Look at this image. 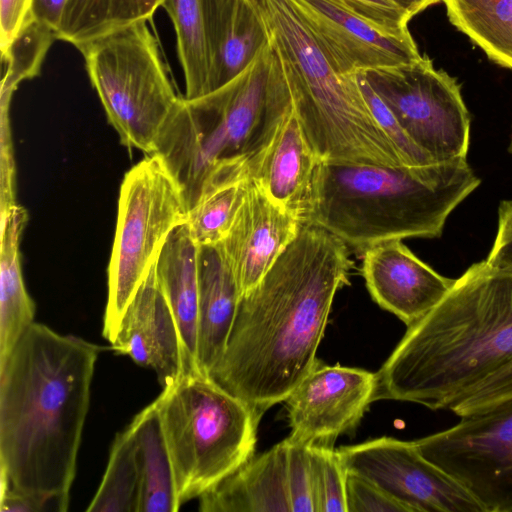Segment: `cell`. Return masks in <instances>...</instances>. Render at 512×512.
<instances>
[{
	"mask_svg": "<svg viewBox=\"0 0 512 512\" xmlns=\"http://www.w3.org/2000/svg\"><path fill=\"white\" fill-rule=\"evenodd\" d=\"M348 246L301 224L238 303L225 349L208 376L258 416L283 402L315 367L336 292L349 283Z\"/></svg>",
	"mask_w": 512,
	"mask_h": 512,
	"instance_id": "obj_1",
	"label": "cell"
},
{
	"mask_svg": "<svg viewBox=\"0 0 512 512\" xmlns=\"http://www.w3.org/2000/svg\"><path fill=\"white\" fill-rule=\"evenodd\" d=\"M376 374L374 401L448 410L460 418L512 400V272L470 266L407 331Z\"/></svg>",
	"mask_w": 512,
	"mask_h": 512,
	"instance_id": "obj_2",
	"label": "cell"
},
{
	"mask_svg": "<svg viewBox=\"0 0 512 512\" xmlns=\"http://www.w3.org/2000/svg\"><path fill=\"white\" fill-rule=\"evenodd\" d=\"M101 350L34 322L0 366V479L65 511Z\"/></svg>",
	"mask_w": 512,
	"mask_h": 512,
	"instance_id": "obj_3",
	"label": "cell"
},
{
	"mask_svg": "<svg viewBox=\"0 0 512 512\" xmlns=\"http://www.w3.org/2000/svg\"><path fill=\"white\" fill-rule=\"evenodd\" d=\"M480 182L466 158L396 167L320 161L298 216L359 251L435 238Z\"/></svg>",
	"mask_w": 512,
	"mask_h": 512,
	"instance_id": "obj_4",
	"label": "cell"
},
{
	"mask_svg": "<svg viewBox=\"0 0 512 512\" xmlns=\"http://www.w3.org/2000/svg\"><path fill=\"white\" fill-rule=\"evenodd\" d=\"M291 106L267 42L220 88L180 98L152 154L179 184L188 210L213 178H244Z\"/></svg>",
	"mask_w": 512,
	"mask_h": 512,
	"instance_id": "obj_5",
	"label": "cell"
},
{
	"mask_svg": "<svg viewBox=\"0 0 512 512\" xmlns=\"http://www.w3.org/2000/svg\"><path fill=\"white\" fill-rule=\"evenodd\" d=\"M266 36L292 109L320 161L407 166L380 127L356 74L338 71L292 0H247Z\"/></svg>",
	"mask_w": 512,
	"mask_h": 512,
	"instance_id": "obj_6",
	"label": "cell"
},
{
	"mask_svg": "<svg viewBox=\"0 0 512 512\" xmlns=\"http://www.w3.org/2000/svg\"><path fill=\"white\" fill-rule=\"evenodd\" d=\"M154 401L180 506L254 456L261 417L208 375L185 373Z\"/></svg>",
	"mask_w": 512,
	"mask_h": 512,
	"instance_id": "obj_7",
	"label": "cell"
},
{
	"mask_svg": "<svg viewBox=\"0 0 512 512\" xmlns=\"http://www.w3.org/2000/svg\"><path fill=\"white\" fill-rule=\"evenodd\" d=\"M78 49L122 144L152 154L180 98L146 21L115 30Z\"/></svg>",
	"mask_w": 512,
	"mask_h": 512,
	"instance_id": "obj_8",
	"label": "cell"
},
{
	"mask_svg": "<svg viewBox=\"0 0 512 512\" xmlns=\"http://www.w3.org/2000/svg\"><path fill=\"white\" fill-rule=\"evenodd\" d=\"M182 190L163 161L150 154L126 172L119 193L108 265L103 336L114 341L122 316L171 232L186 223Z\"/></svg>",
	"mask_w": 512,
	"mask_h": 512,
	"instance_id": "obj_9",
	"label": "cell"
},
{
	"mask_svg": "<svg viewBox=\"0 0 512 512\" xmlns=\"http://www.w3.org/2000/svg\"><path fill=\"white\" fill-rule=\"evenodd\" d=\"M361 72L405 133L434 162L466 158L470 115L455 78L423 56Z\"/></svg>",
	"mask_w": 512,
	"mask_h": 512,
	"instance_id": "obj_10",
	"label": "cell"
},
{
	"mask_svg": "<svg viewBox=\"0 0 512 512\" xmlns=\"http://www.w3.org/2000/svg\"><path fill=\"white\" fill-rule=\"evenodd\" d=\"M420 453L458 481L483 512H512V400L415 440Z\"/></svg>",
	"mask_w": 512,
	"mask_h": 512,
	"instance_id": "obj_11",
	"label": "cell"
},
{
	"mask_svg": "<svg viewBox=\"0 0 512 512\" xmlns=\"http://www.w3.org/2000/svg\"><path fill=\"white\" fill-rule=\"evenodd\" d=\"M337 452L347 473L372 482L409 512H483L458 481L420 453L415 441L380 437Z\"/></svg>",
	"mask_w": 512,
	"mask_h": 512,
	"instance_id": "obj_12",
	"label": "cell"
},
{
	"mask_svg": "<svg viewBox=\"0 0 512 512\" xmlns=\"http://www.w3.org/2000/svg\"><path fill=\"white\" fill-rule=\"evenodd\" d=\"M376 374L317 362L286 398L290 436L310 446L333 447L353 431L374 401Z\"/></svg>",
	"mask_w": 512,
	"mask_h": 512,
	"instance_id": "obj_13",
	"label": "cell"
},
{
	"mask_svg": "<svg viewBox=\"0 0 512 512\" xmlns=\"http://www.w3.org/2000/svg\"><path fill=\"white\" fill-rule=\"evenodd\" d=\"M314 39L343 74L419 60L410 34H395L369 21L345 0H292Z\"/></svg>",
	"mask_w": 512,
	"mask_h": 512,
	"instance_id": "obj_14",
	"label": "cell"
},
{
	"mask_svg": "<svg viewBox=\"0 0 512 512\" xmlns=\"http://www.w3.org/2000/svg\"><path fill=\"white\" fill-rule=\"evenodd\" d=\"M297 214L272 200L251 177L242 204L218 244L235 278L240 298L267 273L297 236Z\"/></svg>",
	"mask_w": 512,
	"mask_h": 512,
	"instance_id": "obj_15",
	"label": "cell"
},
{
	"mask_svg": "<svg viewBox=\"0 0 512 512\" xmlns=\"http://www.w3.org/2000/svg\"><path fill=\"white\" fill-rule=\"evenodd\" d=\"M111 347L154 370L162 388L185 373L200 372L188 360L177 321L158 284L155 263L128 304Z\"/></svg>",
	"mask_w": 512,
	"mask_h": 512,
	"instance_id": "obj_16",
	"label": "cell"
},
{
	"mask_svg": "<svg viewBox=\"0 0 512 512\" xmlns=\"http://www.w3.org/2000/svg\"><path fill=\"white\" fill-rule=\"evenodd\" d=\"M362 252L361 270L369 293L407 327L435 308L455 280L434 271L402 240L382 242Z\"/></svg>",
	"mask_w": 512,
	"mask_h": 512,
	"instance_id": "obj_17",
	"label": "cell"
},
{
	"mask_svg": "<svg viewBox=\"0 0 512 512\" xmlns=\"http://www.w3.org/2000/svg\"><path fill=\"white\" fill-rule=\"evenodd\" d=\"M201 512H292L287 441L252 457L199 497Z\"/></svg>",
	"mask_w": 512,
	"mask_h": 512,
	"instance_id": "obj_18",
	"label": "cell"
},
{
	"mask_svg": "<svg viewBox=\"0 0 512 512\" xmlns=\"http://www.w3.org/2000/svg\"><path fill=\"white\" fill-rule=\"evenodd\" d=\"M319 162L290 106L249 177L277 204L298 215Z\"/></svg>",
	"mask_w": 512,
	"mask_h": 512,
	"instance_id": "obj_19",
	"label": "cell"
},
{
	"mask_svg": "<svg viewBox=\"0 0 512 512\" xmlns=\"http://www.w3.org/2000/svg\"><path fill=\"white\" fill-rule=\"evenodd\" d=\"M239 300L235 278L219 245L198 246L197 362L205 375L223 354Z\"/></svg>",
	"mask_w": 512,
	"mask_h": 512,
	"instance_id": "obj_20",
	"label": "cell"
},
{
	"mask_svg": "<svg viewBox=\"0 0 512 512\" xmlns=\"http://www.w3.org/2000/svg\"><path fill=\"white\" fill-rule=\"evenodd\" d=\"M155 272L177 321L188 360L200 371L197 362L198 245L187 223L176 227L168 236L155 262Z\"/></svg>",
	"mask_w": 512,
	"mask_h": 512,
	"instance_id": "obj_21",
	"label": "cell"
},
{
	"mask_svg": "<svg viewBox=\"0 0 512 512\" xmlns=\"http://www.w3.org/2000/svg\"><path fill=\"white\" fill-rule=\"evenodd\" d=\"M0 366L18 340L34 323L35 304L24 285L20 240L28 221L22 206L14 204L0 215Z\"/></svg>",
	"mask_w": 512,
	"mask_h": 512,
	"instance_id": "obj_22",
	"label": "cell"
},
{
	"mask_svg": "<svg viewBox=\"0 0 512 512\" xmlns=\"http://www.w3.org/2000/svg\"><path fill=\"white\" fill-rule=\"evenodd\" d=\"M140 473L138 512H175L180 508L172 463L155 401L128 425Z\"/></svg>",
	"mask_w": 512,
	"mask_h": 512,
	"instance_id": "obj_23",
	"label": "cell"
},
{
	"mask_svg": "<svg viewBox=\"0 0 512 512\" xmlns=\"http://www.w3.org/2000/svg\"><path fill=\"white\" fill-rule=\"evenodd\" d=\"M177 36L187 99L212 90L214 61L209 36L210 0H163Z\"/></svg>",
	"mask_w": 512,
	"mask_h": 512,
	"instance_id": "obj_24",
	"label": "cell"
},
{
	"mask_svg": "<svg viewBox=\"0 0 512 512\" xmlns=\"http://www.w3.org/2000/svg\"><path fill=\"white\" fill-rule=\"evenodd\" d=\"M163 0H68L57 39L77 48L140 21H147Z\"/></svg>",
	"mask_w": 512,
	"mask_h": 512,
	"instance_id": "obj_25",
	"label": "cell"
},
{
	"mask_svg": "<svg viewBox=\"0 0 512 512\" xmlns=\"http://www.w3.org/2000/svg\"><path fill=\"white\" fill-rule=\"evenodd\" d=\"M450 22L500 66L512 69V0H442Z\"/></svg>",
	"mask_w": 512,
	"mask_h": 512,
	"instance_id": "obj_26",
	"label": "cell"
},
{
	"mask_svg": "<svg viewBox=\"0 0 512 512\" xmlns=\"http://www.w3.org/2000/svg\"><path fill=\"white\" fill-rule=\"evenodd\" d=\"M139 496L136 446L127 426L114 438L102 481L86 511L138 512Z\"/></svg>",
	"mask_w": 512,
	"mask_h": 512,
	"instance_id": "obj_27",
	"label": "cell"
},
{
	"mask_svg": "<svg viewBox=\"0 0 512 512\" xmlns=\"http://www.w3.org/2000/svg\"><path fill=\"white\" fill-rule=\"evenodd\" d=\"M265 43L264 29L253 8L247 0H234L216 53L212 91L237 76Z\"/></svg>",
	"mask_w": 512,
	"mask_h": 512,
	"instance_id": "obj_28",
	"label": "cell"
},
{
	"mask_svg": "<svg viewBox=\"0 0 512 512\" xmlns=\"http://www.w3.org/2000/svg\"><path fill=\"white\" fill-rule=\"evenodd\" d=\"M249 178L223 180L203 188L186 220L198 246L217 245L224 239L242 204Z\"/></svg>",
	"mask_w": 512,
	"mask_h": 512,
	"instance_id": "obj_29",
	"label": "cell"
},
{
	"mask_svg": "<svg viewBox=\"0 0 512 512\" xmlns=\"http://www.w3.org/2000/svg\"><path fill=\"white\" fill-rule=\"evenodd\" d=\"M54 39L57 38L53 30L29 15L19 34L2 52L6 71L1 84V102H10L17 85L39 73L42 60Z\"/></svg>",
	"mask_w": 512,
	"mask_h": 512,
	"instance_id": "obj_30",
	"label": "cell"
},
{
	"mask_svg": "<svg viewBox=\"0 0 512 512\" xmlns=\"http://www.w3.org/2000/svg\"><path fill=\"white\" fill-rule=\"evenodd\" d=\"M310 461L315 512H347L346 471L337 450L310 446Z\"/></svg>",
	"mask_w": 512,
	"mask_h": 512,
	"instance_id": "obj_31",
	"label": "cell"
},
{
	"mask_svg": "<svg viewBox=\"0 0 512 512\" xmlns=\"http://www.w3.org/2000/svg\"><path fill=\"white\" fill-rule=\"evenodd\" d=\"M360 90L374 118L387 134L408 166H421L434 163L433 159L421 150L405 133L391 110L370 86L361 71L356 73Z\"/></svg>",
	"mask_w": 512,
	"mask_h": 512,
	"instance_id": "obj_32",
	"label": "cell"
},
{
	"mask_svg": "<svg viewBox=\"0 0 512 512\" xmlns=\"http://www.w3.org/2000/svg\"><path fill=\"white\" fill-rule=\"evenodd\" d=\"M287 479L292 512H315L310 446L289 435Z\"/></svg>",
	"mask_w": 512,
	"mask_h": 512,
	"instance_id": "obj_33",
	"label": "cell"
},
{
	"mask_svg": "<svg viewBox=\"0 0 512 512\" xmlns=\"http://www.w3.org/2000/svg\"><path fill=\"white\" fill-rule=\"evenodd\" d=\"M347 512H409L372 482L346 472Z\"/></svg>",
	"mask_w": 512,
	"mask_h": 512,
	"instance_id": "obj_34",
	"label": "cell"
},
{
	"mask_svg": "<svg viewBox=\"0 0 512 512\" xmlns=\"http://www.w3.org/2000/svg\"><path fill=\"white\" fill-rule=\"evenodd\" d=\"M360 15L395 34L408 33V15L392 0H345Z\"/></svg>",
	"mask_w": 512,
	"mask_h": 512,
	"instance_id": "obj_35",
	"label": "cell"
},
{
	"mask_svg": "<svg viewBox=\"0 0 512 512\" xmlns=\"http://www.w3.org/2000/svg\"><path fill=\"white\" fill-rule=\"evenodd\" d=\"M485 262L490 267L512 272V200L502 201L499 206L497 233Z\"/></svg>",
	"mask_w": 512,
	"mask_h": 512,
	"instance_id": "obj_36",
	"label": "cell"
},
{
	"mask_svg": "<svg viewBox=\"0 0 512 512\" xmlns=\"http://www.w3.org/2000/svg\"><path fill=\"white\" fill-rule=\"evenodd\" d=\"M65 511L53 498L23 492L0 479V512Z\"/></svg>",
	"mask_w": 512,
	"mask_h": 512,
	"instance_id": "obj_37",
	"label": "cell"
},
{
	"mask_svg": "<svg viewBox=\"0 0 512 512\" xmlns=\"http://www.w3.org/2000/svg\"><path fill=\"white\" fill-rule=\"evenodd\" d=\"M31 0H0V46L4 52L29 17Z\"/></svg>",
	"mask_w": 512,
	"mask_h": 512,
	"instance_id": "obj_38",
	"label": "cell"
},
{
	"mask_svg": "<svg viewBox=\"0 0 512 512\" xmlns=\"http://www.w3.org/2000/svg\"><path fill=\"white\" fill-rule=\"evenodd\" d=\"M68 0H31L29 15L56 33L61 26Z\"/></svg>",
	"mask_w": 512,
	"mask_h": 512,
	"instance_id": "obj_39",
	"label": "cell"
},
{
	"mask_svg": "<svg viewBox=\"0 0 512 512\" xmlns=\"http://www.w3.org/2000/svg\"><path fill=\"white\" fill-rule=\"evenodd\" d=\"M411 19L414 15L426 9L439 0H392Z\"/></svg>",
	"mask_w": 512,
	"mask_h": 512,
	"instance_id": "obj_40",
	"label": "cell"
},
{
	"mask_svg": "<svg viewBox=\"0 0 512 512\" xmlns=\"http://www.w3.org/2000/svg\"><path fill=\"white\" fill-rule=\"evenodd\" d=\"M510 151L512 152V137H511V143H510Z\"/></svg>",
	"mask_w": 512,
	"mask_h": 512,
	"instance_id": "obj_41",
	"label": "cell"
}]
</instances>
